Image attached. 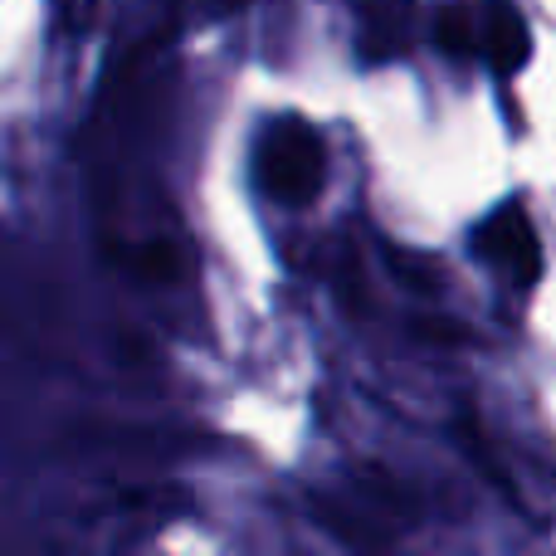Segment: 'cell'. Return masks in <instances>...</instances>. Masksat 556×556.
I'll use <instances>...</instances> for the list:
<instances>
[{
  "label": "cell",
  "mask_w": 556,
  "mask_h": 556,
  "mask_svg": "<svg viewBox=\"0 0 556 556\" xmlns=\"http://www.w3.org/2000/svg\"><path fill=\"white\" fill-rule=\"evenodd\" d=\"M327 181V147L313 123L283 117L260 142V186L278 205H313Z\"/></svg>",
  "instance_id": "cell-1"
},
{
  "label": "cell",
  "mask_w": 556,
  "mask_h": 556,
  "mask_svg": "<svg viewBox=\"0 0 556 556\" xmlns=\"http://www.w3.org/2000/svg\"><path fill=\"white\" fill-rule=\"evenodd\" d=\"M473 250L483 260H493L503 274L513 278V288H532L542 278V240L532 215L518 201H503L498 211H489L473 230Z\"/></svg>",
  "instance_id": "cell-2"
},
{
  "label": "cell",
  "mask_w": 556,
  "mask_h": 556,
  "mask_svg": "<svg viewBox=\"0 0 556 556\" xmlns=\"http://www.w3.org/2000/svg\"><path fill=\"white\" fill-rule=\"evenodd\" d=\"M479 54L489 59L503 78L518 74V68L528 64L532 35H528V25H522V15H518L513 0H489V5H483V15H479Z\"/></svg>",
  "instance_id": "cell-3"
},
{
  "label": "cell",
  "mask_w": 556,
  "mask_h": 556,
  "mask_svg": "<svg viewBox=\"0 0 556 556\" xmlns=\"http://www.w3.org/2000/svg\"><path fill=\"white\" fill-rule=\"evenodd\" d=\"M405 29H410V0H366V59H395L405 49Z\"/></svg>",
  "instance_id": "cell-4"
},
{
  "label": "cell",
  "mask_w": 556,
  "mask_h": 556,
  "mask_svg": "<svg viewBox=\"0 0 556 556\" xmlns=\"http://www.w3.org/2000/svg\"><path fill=\"white\" fill-rule=\"evenodd\" d=\"M313 508H317V522H323L337 542H346L352 552H366V556L386 552V532L376 528V518H366V513L346 508V503H337V498H317Z\"/></svg>",
  "instance_id": "cell-5"
},
{
  "label": "cell",
  "mask_w": 556,
  "mask_h": 556,
  "mask_svg": "<svg viewBox=\"0 0 556 556\" xmlns=\"http://www.w3.org/2000/svg\"><path fill=\"white\" fill-rule=\"evenodd\" d=\"M434 45L454 59H473L479 54V15L469 5H444L434 15Z\"/></svg>",
  "instance_id": "cell-6"
},
{
  "label": "cell",
  "mask_w": 556,
  "mask_h": 556,
  "mask_svg": "<svg viewBox=\"0 0 556 556\" xmlns=\"http://www.w3.org/2000/svg\"><path fill=\"white\" fill-rule=\"evenodd\" d=\"M132 274L147 278V283H176V278L186 274L181 264V250H176L172 240H147L132 250Z\"/></svg>",
  "instance_id": "cell-7"
},
{
  "label": "cell",
  "mask_w": 556,
  "mask_h": 556,
  "mask_svg": "<svg viewBox=\"0 0 556 556\" xmlns=\"http://www.w3.org/2000/svg\"><path fill=\"white\" fill-rule=\"evenodd\" d=\"M415 332L434 337V342H464V337H469L459 323H440V317H420V323H415Z\"/></svg>",
  "instance_id": "cell-8"
}]
</instances>
